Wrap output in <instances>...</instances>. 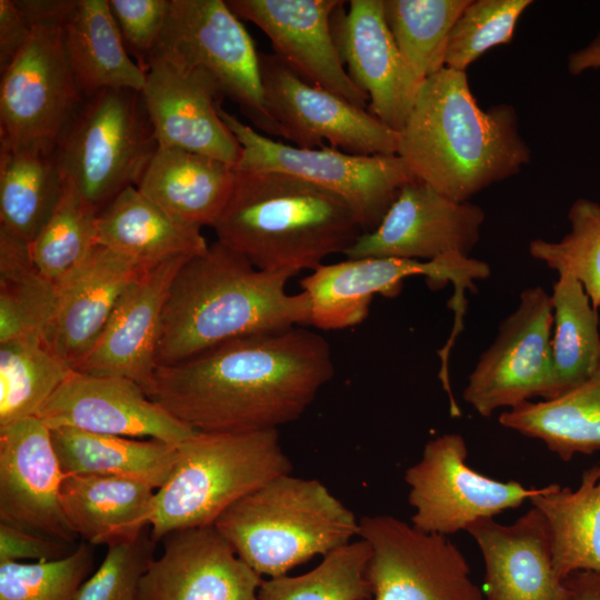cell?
Instances as JSON below:
<instances>
[{
  "mask_svg": "<svg viewBox=\"0 0 600 600\" xmlns=\"http://www.w3.org/2000/svg\"><path fill=\"white\" fill-rule=\"evenodd\" d=\"M333 373L328 341L293 327L158 364L144 392L194 431L244 433L300 418Z\"/></svg>",
  "mask_w": 600,
  "mask_h": 600,
  "instance_id": "cell-1",
  "label": "cell"
},
{
  "mask_svg": "<svg viewBox=\"0 0 600 600\" xmlns=\"http://www.w3.org/2000/svg\"><path fill=\"white\" fill-rule=\"evenodd\" d=\"M470 0H383L387 24L413 87L444 68L450 31Z\"/></svg>",
  "mask_w": 600,
  "mask_h": 600,
  "instance_id": "cell-36",
  "label": "cell"
},
{
  "mask_svg": "<svg viewBox=\"0 0 600 600\" xmlns=\"http://www.w3.org/2000/svg\"><path fill=\"white\" fill-rule=\"evenodd\" d=\"M233 171L212 228L218 241L259 270L290 277L314 270L363 233L352 208L328 190L281 172Z\"/></svg>",
  "mask_w": 600,
  "mask_h": 600,
  "instance_id": "cell-4",
  "label": "cell"
},
{
  "mask_svg": "<svg viewBox=\"0 0 600 600\" xmlns=\"http://www.w3.org/2000/svg\"><path fill=\"white\" fill-rule=\"evenodd\" d=\"M264 102L281 138L299 148L326 147L358 156L397 154L399 132L371 112L314 86L274 53H259Z\"/></svg>",
  "mask_w": 600,
  "mask_h": 600,
  "instance_id": "cell-14",
  "label": "cell"
},
{
  "mask_svg": "<svg viewBox=\"0 0 600 600\" xmlns=\"http://www.w3.org/2000/svg\"><path fill=\"white\" fill-rule=\"evenodd\" d=\"M149 267L96 243L57 284L58 301L42 340L71 369L88 356L126 288Z\"/></svg>",
  "mask_w": 600,
  "mask_h": 600,
  "instance_id": "cell-24",
  "label": "cell"
},
{
  "mask_svg": "<svg viewBox=\"0 0 600 600\" xmlns=\"http://www.w3.org/2000/svg\"><path fill=\"white\" fill-rule=\"evenodd\" d=\"M231 11L254 23L274 54L306 81L366 108L368 96L352 81L339 54L332 17L339 0H228Z\"/></svg>",
  "mask_w": 600,
  "mask_h": 600,
  "instance_id": "cell-20",
  "label": "cell"
},
{
  "mask_svg": "<svg viewBox=\"0 0 600 600\" xmlns=\"http://www.w3.org/2000/svg\"><path fill=\"white\" fill-rule=\"evenodd\" d=\"M591 69H600V32L590 43L573 51L568 58V71L572 76Z\"/></svg>",
  "mask_w": 600,
  "mask_h": 600,
  "instance_id": "cell-47",
  "label": "cell"
},
{
  "mask_svg": "<svg viewBox=\"0 0 600 600\" xmlns=\"http://www.w3.org/2000/svg\"><path fill=\"white\" fill-rule=\"evenodd\" d=\"M219 113L241 146L234 170L281 172L328 190L352 208L363 232L379 226L400 188L416 178L398 154L358 156L327 146L299 148L262 134L222 106Z\"/></svg>",
  "mask_w": 600,
  "mask_h": 600,
  "instance_id": "cell-9",
  "label": "cell"
},
{
  "mask_svg": "<svg viewBox=\"0 0 600 600\" xmlns=\"http://www.w3.org/2000/svg\"><path fill=\"white\" fill-rule=\"evenodd\" d=\"M156 543L149 526L133 539L108 546L103 561L81 584L74 600H138Z\"/></svg>",
  "mask_w": 600,
  "mask_h": 600,
  "instance_id": "cell-43",
  "label": "cell"
},
{
  "mask_svg": "<svg viewBox=\"0 0 600 600\" xmlns=\"http://www.w3.org/2000/svg\"><path fill=\"white\" fill-rule=\"evenodd\" d=\"M66 478L50 429L37 417L0 428V521L74 546L60 501Z\"/></svg>",
  "mask_w": 600,
  "mask_h": 600,
  "instance_id": "cell-18",
  "label": "cell"
},
{
  "mask_svg": "<svg viewBox=\"0 0 600 600\" xmlns=\"http://www.w3.org/2000/svg\"><path fill=\"white\" fill-rule=\"evenodd\" d=\"M570 231L559 241L536 239L529 244L532 258L558 274L579 280L594 309L600 308V203L578 198L568 211Z\"/></svg>",
  "mask_w": 600,
  "mask_h": 600,
  "instance_id": "cell-40",
  "label": "cell"
},
{
  "mask_svg": "<svg viewBox=\"0 0 600 600\" xmlns=\"http://www.w3.org/2000/svg\"><path fill=\"white\" fill-rule=\"evenodd\" d=\"M57 301V284L37 269L29 242L0 226V342L42 337Z\"/></svg>",
  "mask_w": 600,
  "mask_h": 600,
  "instance_id": "cell-35",
  "label": "cell"
},
{
  "mask_svg": "<svg viewBox=\"0 0 600 600\" xmlns=\"http://www.w3.org/2000/svg\"><path fill=\"white\" fill-rule=\"evenodd\" d=\"M233 168L200 153L159 147L137 189L173 219L212 227L232 190Z\"/></svg>",
  "mask_w": 600,
  "mask_h": 600,
  "instance_id": "cell-26",
  "label": "cell"
},
{
  "mask_svg": "<svg viewBox=\"0 0 600 600\" xmlns=\"http://www.w3.org/2000/svg\"><path fill=\"white\" fill-rule=\"evenodd\" d=\"M50 430L73 428L179 444L196 431L151 400L136 381L72 371L36 414Z\"/></svg>",
  "mask_w": 600,
  "mask_h": 600,
  "instance_id": "cell-19",
  "label": "cell"
},
{
  "mask_svg": "<svg viewBox=\"0 0 600 600\" xmlns=\"http://www.w3.org/2000/svg\"><path fill=\"white\" fill-rule=\"evenodd\" d=\"M171 0H109L128 53L146 72L163 32Z\"/></svg>",
  "mask_w": 600,
  "mask_h": 600,
  "instance_id": "cell-44",
  "label": "cell"
},
{
  "mask_svg": "<svg viewBox=\"0 0 600 600\" xmlns=\"http://www.w3.org/2000/svg\"><path fill=\"white\" fill-rule=\"evenodd\" d=\"M564 581L573 591L576 600H600V573L578 571Z\"/></svg>",
  "mask_w": 600,
  "mask_h": 600,
  "instance_id": "cell-48",
  "label": "cell"
},
{
  "mask_svg": "<svg viewBox=\"0 0 600 600\" xmlns=\"http://www.w3.org/2000/svg\"><path fill=\"white\" fill-rule=\"evenodd\" d=\"M191 258L176 257L144 269L126 288L99 339L74 371L127 378L146 390L157 367V342L170 286Z\"/></svg>",
  "mask_w": 600,
  "mask_h": 600,
  "instance_id": "cell-22",
  "label": "cell"
},
{
  "mask_svg": "<svg viewBox=\"0 0 600 600\" xmlns=\"http://www.w3.org/2000/svg\"><path fill=\"white\" fill-rule=\"evenodd\" d=\"M552 327L550 294L542 287L522 290L517 309L500 323L494 341L470 373L463 400L482 417L536 397L548 400Z\"/></svg>",
  "mask_w": 600,
  "mask_h": 600,
  "instance_id": "cell-15",
  "label": "cell"
},
{
  "mask_svg": "<svg viewBox=\"0 0 600 600\" xmlns=\"http://www.w3.org/2000/svg\"><path fill=\"white\" fill-rule=\"evenodd\" d=\"M76 547L0 523V562L57 560L68 556Z\"/></svg>",
  "mask_w": 600,
  "mask_h": 600,
  "instance_id": "cell-45",
  "label": "cell"
},
{
  "mask_svg": "<svg viewBox=\"0 0 600 600\" xmlns=\"http://www.w3.org/2000/svg\"><path fill=\"white\" fill-rule=\"evenodd\" d=\"M63 42L83 97L103 89L143 90L146 72L130 58L109 0H71Z\"/></svg>",
  "mask_w": 600,
  "mask_h": 600,
  "instance_id": "cell-28",
  "label": "cell"
},
{
  "mask_svg": "<svg viewBox=\"0 0 600 600\" xmlns=\"http://www.w3.org/2000/svg\"><path fill=\"white\" fill-rule=\"evenodd\" d=\"M51 439L66 474H98L134 480L160 489L170 478L177 446L73 428L52 429Z\"/></svg>",
  "mask_w": 600,
  "mask_h": 600,
  "instance_id": "cell-31",
  "label": "cell"
},
{
  "mask_svg": "<svg viewBox=\"0 0 600 600\" xmlns=\"http://www.w3.org/2000/svg\"><path fill=\"white\" fill-rule=\"evenodd\" d=\"M260 576H286L348 544L359 521L317 479L278 476L230 506L213 524Z\"/></svg>",
  "mask_w": 600,
  "mask_h": 600,
  "instance_id": "cell-5",
  "label": "cell"
},
{
  "mask_svg": "<svg viewBox=\"0 0 600 600\" xmlns=\"http://www.w3.org/2000/svg\"><path fill=\"white\" fill-rule=\"evenodd\" d=\"M142 94L160 147L236 167L241 146L220 117L224 96L208 72L151 54Z\"/></svg>",
  "mask_w": 600,
  "mask_h": 600,
  "instance_id": "cell-17",
  "label": "cell"
},
{
  "mask_svg": "<svg viewBox=\"0 0 600 600\" xmlns=\"http://www.w3.org/2000/svg\"><path fill=\"white\" fill-rule=\"evenodd\" d=\"M462 436L446 433L428 441L421 459L409 467L404 481L414 512L411 524L428 533L453 534L483 518L520 507L543 491L516 480L500 481L467 464Z\"/></svg>",
  "mask_w": 600,
  "mask_h": 600,
  "instance_id": "cell-13",
  "label": "cell"
},
{
  "mask_svg": "<svg viewBox=\"0 0 600 600\" xmlns=\"http://www.w3.org/2000/svg\"><path fill=\"white\" fill-rule=\"evenodd\" d=\"M31 24L17 0H0V72L2 73L29 41Z\"/></svg>",
  "mask_w": 600,
  "mask_h": 600,
  "instance_id": "cell-46",
  "label": "cell"
},
{
  "mask_svg": "<svg viewBox=\"0 0 600 600\" xmlns=\"http://www.w3.org/2000/svg\"><path fill=\"white\" fill-rule=\"evenodd\" d=\"M531 0H470L448 39L444 67L466 71L489 49L509 43Z\"/></svg>",
  "mask_w": 600,
  "mask_h": 600,
  "instance_id": "cell-42",
  "label": "cell"
},
{
  "mask_svg": "<svg viewBox=\"0 0 600 600\" xmlns=\"http://www.w3.org/2000/svg\"><path fill=\"white\" fill-rule=\"evenodd\" d=\"M96 242L146 267L176 257H194L209 244L200 228L180 222L128 187L97 216Z\"/></svg>",
  "mask_w": 600,
  "mask_h": 600,
  "instance_id": "cell-29",
  "label": "cell"
},
{
  "mask_svg": "<svg viewBox=\"0 0 600 600\" xmlns=\"http://www.w3.org/2000/svg\"><path fill=\"white\" fill-rule=\"evenodd\" d=\"M159 147L142 91L84 96L57 141L63 188L99 214L139 184Z\"/></svg>",
  "mask_w": 600,
  "mask_h": 600,
  "instance_id": "cell-7",
  "label": "cell"
},
{
  "mask_svg": "<svg viewBox=\"0 0 600 600\" xmlns=\"http://www.w3.org/2000/svg\"><path fill=\"white\" fill-rule=\"evenodd\" d=\"M397 154L417 179L458 202L518 174L531 160L514 107L483 110L466 71L447 67L419 88Z\"/></svg>",
  "mask_w": 600,
  "mask_h": 600,
  "instance_id": "cell-2",
  "label": "cell"
},
{
  "mask_svg": "<svg viewBox=\"0 0 600 600\" xmlns=\"http://www.w3.org/2000/svg\"><path fill=\"white\" fill-rule=\"evenodd\" d=\"M97 216L63 188L51 216L29 243L31 258L43 277L58 284L86 260L97 243Z\"/></svg>",
  "mask_w": 600,
  "mask_h": 600,
  "instance_id": "cell-39",
  "label": "cell"
},
{
  "mask_svg": "<svg viewBox=\"0 0 600 600\" xmlns=\"http://www.w3.org/2000/svg\"><path fill=\"white\" fill-rule=\"evenodd\" d=\"M154 489L130 479L66 474L60 501L72 531L91 546L136 538L149 527Z\"/></svg>",
  "mask_w": 600,
  "mask_h": 600,
  "instance_id": "cell-27",
  "label": "cell"
},
{
  "mask_svg": "<svg viewBox=\"0 0 600 600\" xmlns=\"http://www.w3.org/2000/svg\"><path fill=\"white\" fill-rule=\"evenodd\" d=\"M291 470L277 429L196 431L177 446L173 471L156 490L151 537L159 542L173 530L213 526L234 502Z\"/></svg>",
  "mask_w": 600,
  "mask_h": 600,
  "instance_id": "cell-6",
  "label": "cell"
},
{
  "mask_svg": "<svg viewBox=\"0 0 600 600\" xmlns=\"http://www.w3.org/2000/svg\"><path fill=\"white\" fill-rule=\"evenodd\" d=\"M62 190L57 143L0 141V226L30 243Z\"/></svg>",
  "mask_w": 600,
  "mask_h": 600,
  "instance_id": "cell-30",
  "label": "cell"
},
{
  "mask_svg": "<svg viewBox=\"0 0 600 600\" xmlns=\"http://www.w3.org/2000/svg\"><path fill=\"white\" fill-rule=\"evenodd\" d=\"M550 298L554 328L549 397L552 399L588 381L598 371L600 330L598 310L574 277L559 274Z\"/></svg>",
  "mask_w": 600,
  "mask_h": 600,
  "instance_id": "cell-34",
  "label": "cell"
},
{
  "mask_svg": "<svg viewBox=\"0 0 600 600\" xmlns=\"http://www.w3.org/2000/svg\"><path fill=\"white\" fill-rule=\"evenodd\" d=\"M343 3L332 17L341 60L352 81L368 96L371 113L399 132L418 90L387 24L383 0H351L346 12Z\"/></svg>",
  "mask_w": 600,
  "mask_h": 600,
  "instance_id": "cell-23",
  "label": "cell"
},
{
  "mask_svg": "<svg viewBox=\"0 0 600 600\" xmlns=\"http://www.w3.org/2000/svg\"><path fill=\"white\" fill-rule=\"evenodd\" d=\"M142 577L138 600H259L262 576L214 526L173 530Z\"/></svg>",
  "mask_w": 600,
  "mask_h": 600,
  "instance_id": "cell-21",
  "label": "cell"
},
{
  "mask_svg": "<svg viewBox=\"0 0 600 600\" xmlns=\"http://www.w3.org/2000/svg\"><path fill=\"white\" fill-rule=\"evenodd\" d=\"M17 3L31 24V36L1 73L0 141L57 143L83 100L63 42L71 0Z\"/></svg>",
  "mask_w": 600,
  "mask_h": 600,
  "instance_id": "cell-8",
  "label": "cell"
},
{
  "mask_svg": "<svg viewBox=\"0 0 600 600\" xmlns=\"http://www.w3.org/2000/svg\"><path fill=\"white\" fill-rule=\"evenodd\" d=\"M529 501L546 520L557 576L600 573V464L583 471L576 490L551 483Z\"/></svg>",
  "mask_w": 600,
  "mask_h": 600,
  "instance_id": "cell-32",
  "label": "cell"
},
{
  "mask_svg": "<svg viewBox=\"0 0 600 600\" xmlns=\"http://www.w3.org/2000/svg\"><path fill=\"white\" fill-rule=\"evenodd\" d=\"M284 273L257 269L216 241L174 277L157 342L158 364H173L223 342L310 324L308 296L290 294Z\"/></svg>",
  "mask_w": 600,
  "mask_h": 600,
  "instance_id": "cell-3",
  "label": "cell"
},
{
  "mask_svg": "<svg viewBox=\"0 0 600 600\" xmlns=\"http://www.w3.org/2000/svg\"><path fill=\"white\" fill-rule=\"evenodd\" d=\"M72 371L42 337L0 342V428L36 417Z\"/></svg>",
  "mask_w": 600,
  "mask_h": 600,
  "instance_id": "cell-37",
  "label": "cell"
},
{
  "mask_svg": "<svg viewBox=\"0 0 600 600\" xmlns=\"http://www.w3.org/2000/svg\"><path fill=\"white\" fill-rule=\"evenodd\" d=\"M93 563L87 542L57 560L0 562V600H74Z\"/></svg>",
  "mask_w": 600,
  "mask_h": 600,
  "instance_id": "cell-41",
  "label": "cell"
},
{
  "mask_svg": "<svg viewBox=\"0 0 600 600\" xmlns=\"http://www.w3.org/2000/svg\"><path fill=\"white\" fill-rule=\"evenodd\" d=\"M369 543L351 541L326 556L300 576L263 579L259 600H368L372 597L367 577Z\"/></svg>",
  "mask_w": 600,
  "mask_h": 600,
  "instance_id": "cell-38",
  "label": "cell"
},
{
  "mask_svg": "<svg viewBox=\"0 0 600 600\" xmlns=\"http://www.w3.org/2000/svg\"><path fill=\"white\" fill-rule=\"evenodd\" d=\"M484 218L481 207L454 201L414 178L400 188L379 226L363 232L344 254L419 261L470 257Z\"/></svg>",
  "mask_w": 600,
  "mask_h": 600,
  "instance_id": "cell-16",
  "label": "cell"
},
{
  "mask_svg": "<svg viewBox=\"0 0 600 600\" xmlns=\"http://www.w3.org/2000/svg\"><path fill=\"white\" fill-rule=\"evenodd\" d=\"M489 274L487 262L460 254L432 261L369 257L322 263L300 280V288L309 298L310 324L339 330L361 323L376 294L398 296L408 277L424 276L431 288L451 282L452 297L464 300L466 290L474 289V280Z\"/></svg>",
  "mask_w": 600,
  "mask_h": 600,
  "instance_id": "cell-12",
  "label": "cell"
},
{
  "mask_svg": "<svg viewBox=\"0 0 600 600\" xmlns=\"http://www.w3.org/2000/svg\"><path fill=\"white\" fill-rule=\"evenodd\" d=\"M359 537L371 548L368 600H483L466 557L447 536L376 514L361 518Z\"/></svg>",
  "mask_w": 600,
  "mask_h": 600,
  "instance_id": "cell-11",
  "label": "cell"
},
{
  "mask_svg": "<svg viewBox=\"0 0 600 600\" xmlns=\"http://www.w3.org/2000/svg\"><path fill=\"white\" fill-rule=\"evenodd\" d=\"M499 422L536 438L561 460L600 450V368L582 384L549 400L527 401L502 412Z\"/></svg>",
  "mask_w": 600,
  "mask_h": 600,
  "instance_id": "cell-33",
  "label": "cell"
},
{
  "mask_svg": "<svg viewBox=\"0 0 600 600\" xmlns=\"http://www.w3.org/2000/svg\"><path fill=\"white\" fill-rule=\"evenodd\" d=\"M152 54L204 70L257 131L281 138L264 102L259 52L226 1L171 0Z\"/></svg>",
  "mask_w": 600,
  "mask_h": 600,
  "instance_id": "cell-10",
  "label": "cell"
},
{
  "mask_svg": "<svg viewBox=\"0 0 600 600\" xmlns=\"http://www.w3.org/2000/svg\"><path fill=\"white\" fill-rule=\"evenodd\" d=\"M466 531L482 553L483 600H576L553 569L547 523L534 507L510 524L483 518Z\"/></svg>",
  "mask_w": 600,
  "mask_h": 600,
  "instance_id": "cell-25",
  "label": "cell"
}]
</instances>
